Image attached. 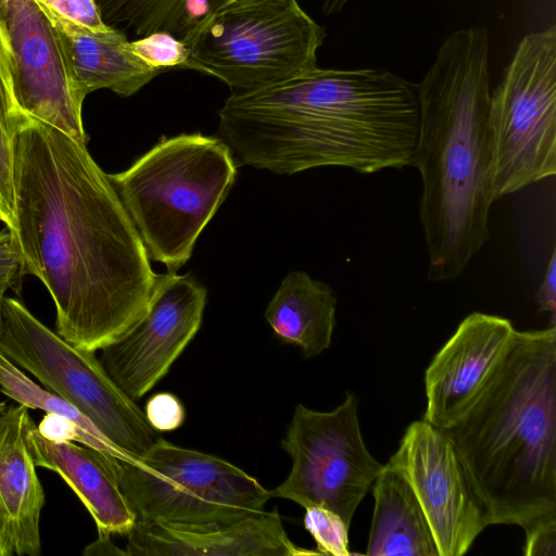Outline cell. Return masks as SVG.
Segmentation results:
<instances>
[{"label":"cell","mask_w":556,"mask_h":556,"mask_svg":"<svg viewBox=\"0 0 556 556\" xmlns=\"http://www.w3.org/2000/svg\"><path fill=\"white\" fill-rule=\"evenodd\" d=\"M4 295H0V318H1V307H2V300Z\"/></svg>","instance_id":"d590c367"},{"label":"cell","mask_w":556,"mask_h":556,"mask_svg":"<svg viewBox=\"0 0 556 556\" xmlns=\"http://www.w3.org/2000/svg\"><path fill=\"white\" fill-rule=\"evenodd\" d=\"M280 445L292 464L285 481L270 491L271 497L303 508L326 507L350 527L383 467L364 442L355 394L346 391L330 412L298 404Z\"/></svg>","instance_id":"30bf717a"},{"label":"cell","mask_w":556,"mask_h":556,"mask_svg":"<svg viewBox=\"0 0 556 556\" xmlns=\"http://www.w3.org/2000/svg\"><path fill=\"white\" fill-rule=\"evenodd\" d=\"M85 556H127L125 549L118 548L111 540V534L98 532V539L90 543L83 553Z\"/></svg>","instance_id":"1f68e13d"},{"label":"cell","mask_w":556,"mask_h":556,"mask_svg":"<svg viewBox=\"0 0 556 556\" xmlns=\"http://www.w3.org/2000/svg\"><path fill=\"white\" fill-rule=\"evenodd\" d=\"M489 62L486 28L459 29L444 39L416 85L419 125L412 166L422 181L419 218L431 282L458 278L490 239Z\"/></svg>","instance_id":"3957f363"},{"label":"cell","mask_w":556,"mask_h":556,"mask_svg":"<svg viewBox=\"0 0 556 556\" xmlns=\"http://www.w3.org/2000/svg\"><path fill=\"white\" fill-rule=\"evenodd\" d=\"M0 353L75 405L126 458L141 457L160 438L143 410L108 375L96 352L72 345L21 301L5 295Z\"/></svg>","instance_id":"ba28073f"},{"label":"cell","mask_w":556,"mask_h":556,"mask_svg":"<svg viewBox=\"0 0 556 556\" xmlns=\"http://www.w3.org/2000/svg\"><path fill=\"white\" fill-rule=\"evenodd\" d=\"M238 164L215 136L160 140L125 170L108 174L149 258L176 273L228 195Z\"/></svg>","instance_id":"5b68a950"},{"label":"cell","mask_w":556,"mask_h":556,"mask_svg":"<svg viewBox=\"0 0 556 556\" xmlns=\"http://www.w3.org/2000/svg\"><path fill=\"white\" fill-rule=\"evenodd\" d=\"M442 430L489 526L556 519V325L516 330L482 390Z\"/></svg>","instance_id":"277c9868"},{"label":"cell","mask_w":556,"mask_h":556,"mask_svg":"<svg viewBox=\"0 0 556 556\" xmlns=\"http://www.w3.org/2000/svg\"><path fill=\"white\" fill-rule=\"evenodd\" d=\"M37 2L62 36L77 79L87 96L99 89H109L127 98L162 73L129 50V40L119 29L113 27L108 33H92Z\"/></svg>","instance_id":"ac0fdd59"},{"label":"cell","mask_w":556,"mask_h":556,"mask_svg":"<svg viewBox=\"0 0 556 556\" xmlns=\"http://www.w3.org/2000/svg\"><path fill=\"white\" fill-rule=\"evenodd\" d=\"M38 432L53 442H80V433L77 426L70 419L46 413L37 426Z\"/></svg>","instance_id":"f546056e"},{"label":"cell","mask_w":556,"mask_h":556,"mask_svg":"<svg viewBox=\"0 0 556 556\" xmlns=\"http://www.w3.org/2000/svg\"><path fill=\"white\" fill-rule=\"evenodd\" d=\"M2 21L18 106L27 116L87 143L84 92L62 36L36 0H3Z\"/></svg>","instance_id":"8fae6325"},{"label":"cell","mask_w":556,"mask_h":556,"mask_svg":"<svg viewBox=\"0 0 556 556\" xmlns=\"http://www.w3.org/2000/svg\"><path fill=\"white\" fill-rule=\"evenodd\" d=\"M305 509L303 523L313 536L319 555L350 556V527L330 509L313 505Z\"/></svg>","instance_id":"cb8c5ba5"},{"label":"cell","mask_w":556,"mask_h":556,"mask_svg":"<svg viewBox=\"0 0 556 556\" xmlns=\"http://www.w3.org/2000/svg\"><path fill=\"white\" fill-rule=\"evenodd\" d=\"M10 230L26 274L53 300L55 332L72 345L100 351L146 313L157 274L109 175L87 143L27 115Z\"/></svg>","instance_id":"6da1fadb"},{"label":"cell","mask_w":556,"mask_h":556,"mask_svg":"<svg viewBox=\"0 0 556 556\" xmlns=\"http://www.w3.org/2000/svg\"><path fill=\"white\" fill-rule=\"evenodd\" d=\"M24 407L25 406L21 404L10 405L0 415V444L14 426Z\"/></svg>","instance_id":"d6a6232c"},{"label":"cell","mask_w":556,"mask_h":556,"mask_svg":"<svg viewBox=\"0 0 556 556\" xmlns=\"http://www.w3.org/2000/svg\"><path fill=\"white\" fill-rule=\"evenodd\" d=\"M25 275L24 264L14 244L12 232L5 227L0 231V295H4L9 289L20 295Z\"/></svg>","instance_id":"83f0119b"},{"label":"cell","mask_w":556,"mask_h":556,"mask_svg":"<svg viewBox=\"0 0 556 556\" xmlns=\"http://www.w3.org/2000/svg\"><path fill=\"white\" fill-rule=\"evenodd\" d=\"M26 443L36 467L56 472L91 515L98 532L126 535L136 517L128 506L104 455L74 442L43 438L29 418Z\"/></svg>","instance_id":"2e32d148"},{"label":"cell","mask_w":556,"mask_h":556,"mask_svg":"<svg viewBox=\"0 0 556 556\" xmlns=\"http://www.w3.org/2000/svg\"><path fill=\"white\" fill-rule=\"evenodd\" d=\"M371 488L375 505L366 555L438 556L428 522L404 477L383 464Z\"/></svg>","instance_id":"ffe728a7"},{"label":"cell","mask_w":556,"mask_h":556,"mask_svg":"<svg viewBox=\"0 0 556 556\" xmlns=\"http://www.w3.org/2000/svg\"><path fill=\"white\" fill-rule=\"evenodd\" d=\"M493 201L556 174V26L526 35L490 100Z\"/></svg>","instance_id":"9c48e42d"},{"label":"cell","mask_w":556,"mask_h":556,"mask_svg":"<svg viewBox=\"0 0 556 556\" xmlns=\"http://www.w3.org/2000/svg\"><path fill=\"white\" fill-rule=\"evenodd\" d=\"M523 554L527 556L556 555V519L536 523L527 530Z\"/></svg>","instance_id":"f1b7e54d"},{"label":"cell","mask_w":556,"mask_h":556,"mask_svg":"<svg viewBox=\"0 0 556 556\" xmlns=\"http://www.w3.org/2000/svg\"><path fill=\"white\" fill-rule=\"evenodd\" d=\"M387 464L412 488L438 556L466 554L489 522L457 451L443 430L424 419L412 422Z\"/></svg>","instance_id":"7c38bea8"},{"label":"cell","mask_w":556,"mask_h":556,"mask_svg":"<svg viewBox=\"0 0 556 556\" xmlns=\"http://www.w3.org/2000/svg\"><path fill=\"white\" fill-rule=\"evenodd\" d=\"M30 416L24 407L0 444V536L12 556H39L45 491L26 443Z\"/></svg>","instance_id":"e0dca14e"},{"label":"cell","mask_w":556,"mask_h":556,"mask_svg":"<svg viewBox=\"0 0 556 556\" xmlns=\"http://www.w3.org/2000/svg\"><path fill=\"white\" fill-rule=\"evenodd\" d=\"M144 415L155 431H173L182 426L186 410L181 401L170 392L152 395L146 403Z\"/></svg>","instance_id":"484cf974"},{"label":"cell","mask_w":556,"mask_h":556,"mask_svg":"<svg viewBox=\"0 0 556 556\" xmlns=\"http://www.w3.org/2000/svg\"><path fill=\"white\" fill-rule=\"evenodd\" d=\"M127 556H301L275 508L229 522L188 526L136 522L126 534Z\"/></svg>","instance_id":"9a60e30c"},{"label":"cell","mask_w":556,"mask_h":556,"mask_svg":"<svg viewBox=\"0 0 556 556\" xmlns=\"http://www.w3.org/2000/svg\"><path fill=\"white\" fill-rule=\"evenodd\" d=\"M108 462L136 522H229L264 511L271 497L228 460L162 437L137 459L108 456Z\"/></svg>","instance_id":"52a82bcc"},{"label":"cell","mask_w":556,"mask_h":556,"mask_svg":"<svg viewBox=\"0 0 556 556\" xmlns=\"http://www.w3.org/2000/svg\"><path fill=\"white\" fill-rule=\"evenodd\" d=\"M326 31L298 0H233L184 42L186 70L214 76L232 91L293 79L318 67Z\"/></svg>","instance_id":"8992f818"},{"label":"cell","mask_w":556,"mask_h":556,"mask_svg":"<svg viewBox=\"0 0 556 556\" xmlns=\"http://www.w3.org/2000/svg\"><path fill=\"white\" fill-rule=\"evenodd\" d=\"M206 289L191 275H157L148 308L100 362L119 389L139 401L170 369L200 329Z\"/></svg>","instance_id":"4fadbf2b"},{"label":"cell","mask_w":556,"mask_h":556,"mask_svg":"<svg viewBox=\"0 0 556 556\" xmlns=\"http://www.w3.org/2000/svg\"><path fill=\"white\" fill-rule=\"evenodd\" d=\"M540 313H547L555 319L556 313V250L553 249L538 292Z\"/></svg>","instance_id":"4dcf8cb0"},{"label":"cell","mask_w":556,"mask_h":556,"mask_svg":"<svg viewBox=\"0 0 556 556\" xmlns=\"http://www.w3.org/2000/svg\"><path fill=\"white\" fill-rule=\"evenodd\" d=\"M219 137L238 165L291 175L339 166L359 174L413 165L416 85L381 68L317 67L267 87L232 91Z\"/></svg>","instance_id":"7a4b0ae2"},{"label":"cell","mask_w":556,"mask_h":556,"mask_svg":"<svg viewBox=\"0 0 556 556\" xmlns=\"http://www.w3.org/2000/svg\"><path fill=\"white\" fill-rule=\"evenodd\" d=\"M7 402H0V415L7 409Z\"/></svg>","instance_id":"e575fe53"},{"label":"cell","mask_w":556,"mask_h":556,"mask_svg":"<svg viewBox=\"0 0 556 556\" xmlns=\"http://www.w3.org/2000/svg\"><path fill=\"white\" fill-rule=\"evenodd\" d=\"M25 115L15 98L11 55L0 20V222L9 229L14 217L15 141Z\"/></svg>","instance_id":"603a6c76"},{"label":"cell","mask_w":556,"mask_h":556,"mask_svg":"<svg viewBox=\"0 0 556 556\" xmlns=\"http://www.w3.org/2000/svg\"><path fill=\"white\" fill-rule=\"evenodd\" d=\"M0 391L28 409H41L72 420L80 433V444L104 455L126 458L97 426L75 405L41 388L14 363L0 353ZM128 459V458H127Z\"/></svg>","instance_id":"7402d4cb"},{"label":"cell","mask_w":556,"mask_h":556,"mask_svg":"<svg viewBox=\"0 0 556 556\" xmlns=\"http://www.w3.org/2000/svg\"><path fill=\"white\" fill-rule=\"evenodd\" d=\"M337 296L324 281L302 270H291L264 312L274 333L298 345L305 358L329 349L336 326Z\"/></svg>","instance_id":"d6986e66"},{"label":"cell","mask_w":556,"mask_h":556,"mask_svg":"<svg viewBox=\"0 0 556 556\" xmlns=\"http://www.w3.org/2000/svg\"><path fill=\"white\" fill-rule=\"evenodd\" d=\"M102 20L140 38L165 31L185 42L208 16L207 0H96Z\"/></svg>","instance_id":"44dd1931"},{"label":"cell","mask_w":556,"mask_h":556,"mask_svg":"<svg viewBox=\"0 0 556 556\" xmlns=\"http://www.w3.org/2000/svg\"><path fill=\"white\" fill-rule=\"evenodd\" d=\"M3 0H0V4L2 3Z\"/></svg>","instance_id":"8d00e7d4"},{"label":"cell","mask_w":556,"mask_h":556,"mask_svg":"<svg viewBox=\"0 0 556 556\" xmlns=\"http://www.w3.org/2000/svg\"><path fill=\"white\" fill-rule=\"evenodd\" d=\"M0 556H9L4 545H3V542H2V539L0 536Z\"/></svg>","instance_id":"836d02e7"},{"label":"cell","mask_w":556,"mask_h":556,"mask_svg":"<svg viewBox=\"0 0 556 556\" xmlns=\"http://www.w3.org/2000/svg\"><path fill=\"white\" fill-rule=\"evenodd\" d=\"M129 50L146 64L162 72L169 68H185L190 50L179 39L165 31L128 41Z\"/></svg>","instance_id":"d4e9b609"},{"label":"cell","mask_w":556,"mask_h":556,"mask_svg":"<svg viewBox=\"0 0 556 556\" xmlns=\"http://www.w3.org/2000/svg\"><path fill=\"white\" fill-rule=\"evenodd\" d=\"M61 16L89 29L92 33L103 34L113 27L102 20L96 0H37Z\"/></svg>","instance_id":"4316f807"},{"label":"cell","mask_w":556,"mask_h":556,"mask_svg":"<svg viewBox=\"0 0 556 556\" xmlns=\"http://www.w3.org/2000/svg\"><path fill=\"white\" fill-rule=\"evenodd\" d=\"M515 331L505 317L480 312L466 316L425 371L422 419L440 429L450 427L490 379Z\"/></svg>","instance_id":"5bb4252c"}]
</instances>
